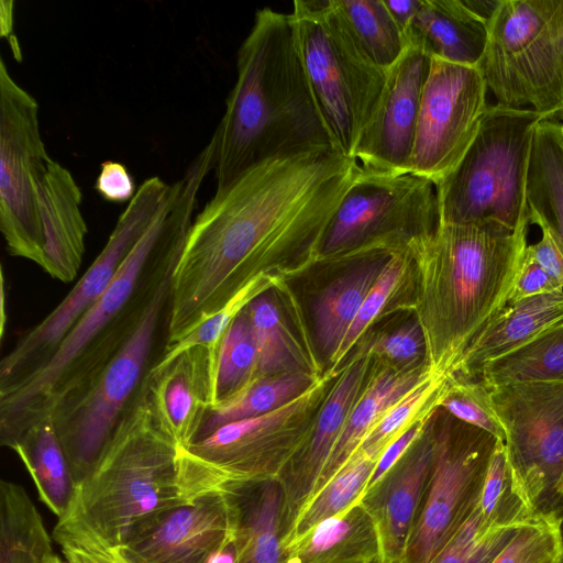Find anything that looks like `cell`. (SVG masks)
I'll return each mask as SVG.
<instances>
[{"label":"cell","instance_id":"43","mask_svg":"<svg viewBox=\"0 0 563 563\" xmlns=\"http://www.w3.org/2000/svg\"><path fill=\"white\" fill-rule=\"evenodd\" d=\"M440 408L505 443V429L494 409L489 388L482 380L453 376L441 399Z\"/></svg>","mask_w":563,"mask_h":563},{"label":"cell","instance_id":"20","mask_svg":"<svg viewBox=\"0 0 563 563\" xmlns=\"http://www.w3.org/2000/svg\"><path fill=\"white\" fill-rule=\"evenodd\" d=\"M435 413L424 433L360 499L376 525L382 563L404 562L432 467Z\"/></svg>","mask_w":563,"mask_h":563},{"label":"cell","instance_id":"4","mask_svg":"<svg viewBox=\"0 0 563 563\" xmlns=\"http://www.w3.org/2000/svg\"><path fill=\"white\" fill-rule=\"evenodd\" d=\"M167 201V199H166ZM166 201L102 296L41 366L0 387V443L13 449L34 426L87 387L135 325L145 274L166 225Z\"/></svg>","mask_w":563,"mask_h":563},{"label":"cell","instance_id":"14","mask_svg":"<svg viewBox=\"0 0 563 563\" xmlns=\"http://www.w3.org/2000/svg\"><path fill=\"white\" fill-rule=\"evenodd\" d=\"M170 185L153 176L120 214L106 245L60 303L25 332L0 362V387L44 364L80 317L111 285L123 261L165 203Z\"/></svg>","mask_w":563,"mask_h":563},{"label":"cell","instance_id":"42","mask_svg":"<svg viewBox=\"0 0 563 563\" xmlns=\"http://www.w3.org/2000/svg\"><path fill=\"white\" fill-rule=\"evenodd\" d=\"M519 527H493L477 508L430 563H493Z\"/></svg>","mask_w":563,"mask_h":563},{"label":"cell","instance_id":"23","mask_svg":"<svg viewBox=\"0 0 563 563\" xmlns=\"http://www.w3.org/2000/svg\"><path fill=\"white\" fill-rule=\"evenodd\" d=\"M221 490L231 510L239 563H282L285 493L279 479L232 483Z\"/></svg>","mask_w":563,"mask_h":563},{"label":"cell","instance_id":"7","mask_svg":"<svg viewBox=\"0 0 563 563\" xmlns=\"http://www.w3.org/2000/svg\"><path fill=\"white\" fill-rule=\"evenodd\" d=\"M555 120L530 108L488 106L455 168L435 184L440 223L516 230L530 221L527 181L534 130Z\"/></svg>","mask_w":563,"mask_h":563},{"label":"cell","instance_id":"47","mask_svg":"<svg viewBox=\"0 0 563 563\" xmlns=\"http://www.w3.org/2000/svg\"><path fill=\"white\" fill-rule=\"evenodd\" d=\"M560 290L563 288L525 251L507 305Z\"/></svg>","mask_w":563,"mask_h":563},{"label":"cell","instance_id":"15","mask_svg":"<svg viewBox=\"0 0 563 563\" xmlns=\"http://www.w3.org/2000/svg\"><path fill=\"white\" fill-rule=\"evenodd\" d=\"M514 475L537 517L555 518L563 474V380L490 386Z\"/></svg>","mask_w":563,"mask_h":563},{"label":"cell","instance_id":"22","mask_svg":"<svg viewBox=\"0 0 563 563\" xmlns=\"http://www.w3.org/2000/svg\"><path fill=\"white\" fill-rule=\"evenodd\" d=\"M82 194L71 173L51 161L38 186L43 233L41 268L63 283L78 274L85 254L88 227L81 213Z\"/></svg>","mask_w":563,"mask_h":563},{"label":"cell","instance_id":"53","mask_svg":"<svg viewBox=\"0 0 563 563\" xmlns=\"http://www.w3.org/2000/svg\"><path fill=\"white\" fill-rule=\"evenodd\" d=\"M556 495H558V501H556L555 519L563 511V474H562L560 483L558 485Z\"/></svg>","mask_w":563,"mask_h":563},{"label":"cell","instance_id":"8","mask_svg":"<svg viewBox=\"0 0 563 563\" xmlns=\"http://www.w3.org/2000/svg\"><path fill=\"white\" fill-rule=\"evenodd\" d=\"M339 372L327 369L303 394L255 418L228 423L177 449L178 483L187 501L229 484L278 478L306 444Z\"/></svg>","mask_w":563,"mask_h":563},{"label":"cell","instance_id":"2","mask_svg":"<svg viewBox=\"0 0 563 563\" xmlns=\"http://www.w3.org/2000/svg\"><path fill=\"white\" fill-rule=\"evenodd\" d=\"M530 221L511 231L494 224L439 223L406 245L413 267L410 311L432 372L452 373L508 300L528 246Z\"/></svg>","mask_w":563,"mask_h":563},{"label":"cell","instance_id":"41","mask_svg":"<svg viewBox=\"0 0 563 563\" xmlns=\"http://www.w3.org/2000/svg\"><path fill=\"white\" fill-rule=\"evenodd\" d=\"M246 308L234 319L223 336L212 407L238 395L256 377L257 353Z\"/></svg>","mask_w":563,"mask_h":563},{"label":"cell","instance_id":"56","mask_svg":"<svg viewBox=\"0 0 563 563\" xmlns=\"http://www.w3.org/2000/svg\"><path fill=\"white\" fill-rule=\"evenodd\" d=\"M556 563H563V552H562L561 556L559 558V560L556 561Z\"/></svg>","mask_w":563,"mask_h":563},{"label":"cell","instance_id":"44","mask_svg":"<svg viewBox=\"0 0 563 563\" xmlns=\"http://www.w3.org/2000/svg\"><path fill=\"white\" fill-rule=\"evenodd\" d=\"M354 347L365 352L374 362L397 369L426 364L424 338L416 319L391 331L378 332L369 338L364 335Z\"/></svg>","mask_w":563,"mask_h":563},{"label":"cell","instance_id":"11","mask_svg":"<svg viewBox=\"0 0 563 563\" xmlns=\"http://www.w3.org/2000/svg\"><path fill=\"white\" fill-rule=\"evenodd\" d=\"M440 223L435 184L411 173H379L358 165L330 220L320 265L340 266L404 247Z\"/></svg>","mask_w":563,"mask_h":563},{"label":"cell","instance_id":"25","mask_svg":"<svg viewBox=\"0 0 563 563\" xmlns=\"http://www.w3.org/2000/svg\"><path fill=\"white\" fill-rule=\"evenodd\" d=\"M563 322V290L506 305L483 328L459 361L455 375L473 377L503 356Z\"/></svg>","mask_w":563,"mask_h":563},{"label":"cell","instance_id":"17","mask_svg":"<svg viewBox=\"0 0 563 563\" xmlns=\"http://www.w3.org/2000/svg\"><path fill=\"white\" fill-rule=\"evenodd\" d=\"M430 64L429 55L407 46L388 68L383 91L353 153V159L362 168L408 173Z\"/></svg>","mask_w":563,"mask_h":563},{"label":"cell","instance_id":"30","mask_svg":"<svg viewBox=\"0 0 563 563\" xmlns=\"http://www.w3.org/2000/svg\"><path fill=\"white\" fill-rule=\"evenodd\" d=\"M246 311L256 345V377L295 373L320 377L324 373L314 353L295 336L268 292L254 299Z\"/></svg>","mask_w":563,"mask_h":563},{"label":"cell","instance_id":"52","mask_svg":"<svg viewBox=\"0 0 563 563\" xmlns=\"http://www.w3.org/2000/svg\"><path fill=\"white\" fill-rule=\"evenodd\" d=\"M209 563H239L233 533L229 540L212 555Z\"/></svg>","mask_w":563,"mask_h":563},{"label":"cell","instance_id":"49","mask_svg":"<svg viewBox=\"0 0 563 563\" xmlns=\"http://www.w3.org/2000/svg\"><path fill=\"white\" fill-rule=\"evenodd\" d=\"M534 224L541 236L536 243L528 244L526 251L563 288V245L548 225Z\"/></svg>","mask_w":563,"mask_h":563},{"label":"cell","instance_id":"54","mask_svg":"<svg viewBox=\"0 0 563 563\" xmlns=\"http://www.w3.org/2000/svg\"><path fill=\"white\" fill-rule=\"evenodd\" d=\"M560 540L563 550V511L556 517Z\"/></svg>","mask_w":563,"mask_h":563},{"label":"cell","instance_id":"9","mask_svg":"<svg viewBox=\"0 0 563 563\" xmlns=\"http://www.w3.org/2000/svg\"><path fill=\"white\" fill-rule=\"evenodd\" d=\"M292 5L296 47L332 148L353 158L388 69L366 56L330 0H295Z\"/></svg>","mask_w":563,"mask_h":563},{"label":"cell","instance_id":"50","mask_svg":"<svg viewBox=\"0 0 563 563\" xmlns=\"http://www.w3.org/2000/svg\"><path fill=\"white\" fill-rule=\"evenodd\" d=\"M438 411V410H437ZM435 411V412H437ZM434 412V413H435ZM433 413V415H434ZM433 415L426 417L404 432L391 444H389L379 456L365 492L376 484L411 448V445L424 433ZM364 492V493H365Z\"/></svg>","mask_w":563,"mask_h":563},{"label":"cell","instance_id":"45","mask_svg":"<svg viewBox=\"0 0 563 563\" xmlns=\"http://www.w3.org/2000/svg\"><path fill=\"white\" fill-rule=\"evenodd\" d=\"M562 552L556 519L538 517L519 527L493 563H556Z\"/></svg>","mask_w":563,"mask_h":563},{"label":"cell","instance_id":"40","mask_svg":"<svg viewBox=\"0 0 563 563\" xmlns=\"http://www.w3.org/2000/svg\"><path fill=\"white\" fill-rule=\"evenodd\" d=\"M287 282L272 275H261L250 282L219 311L210 316L179 342L163 349L152 368H162L183 352L201 346L208 351L212 364H218L220 346L234 319L257 297L278 288ZM217 373V372H216Z\"/></svg>","mask_w":563,"mask_h":563},{"label":"cell","instance_id":"38","mask_svg":"<svg viewBox=\"0 0 563 563\" xmlns=\"http://www.w3.org/2000/svg\"><path fill=\"white\" fill-rule=\"evenodd\" d=\"M452 373L430 371L411 390L390 407L368 432L357 450L378 461L397 438L439 408Z\"/></svg>","mask_w":563,"mask_h":563},{"label":"cell","instance_id":"29","mask_svg":"<svg viewBox=\"0 0 563 563\" xmlns=\"http://www.w3.org/2000/svg\"><path fill=\"white\" fill-rule=\"evenodd\" d=\"M527 201L530 223H544L563 245V126L556 120H544L534 130Z\"/></svg>","mask_w":563,"mask_h":563},{"label":"cell","instance_id":"55","mask_svg":"<svg viewBox=\"0 0 563 563\" xmlns=\"http://www.w3.org/2000/svg\"><path fill=\"white\" fill-rule=\"evenodd\" d=\"M51 563H68L67 561L60 560L57 555L53 559Z\"/></svg>","mask_w":563,"mask_h":563},{"label":"cell","instance_id":"39","mask_svg":"<svg viewBox=\"0 0 563 563\" xmlns=\"http://www.w3.org/2000/svg\"><path fill=\"white\" fill-rule=\"evenodd\" d=\"M476 508L483 521L493 527H520L538 518L514 475L505 443L499 440Z\"/></svg>","mask_w":563,"mask_h":563},{"label":"cell","instance_id":"36","mask_svg":"<svg viewBox=\"0 0 563 563\" xmlns=\"http://www.w3.org/2000/svg\"><path fill=\"white\" fill-rule=\"evenodd\" d=\"M330 4L376 66L388 69L404 54L406 38L384 0H330Z\"/></svg>","mask_w":563,"mask_h":563},{"label":"cell","instance_id":"31","mask_svg":"<svg viewBox=\"0 0 563 563\" xmlns=\"http://www.w3.org/2000/svg\"><path fill=\"white\" fill-rule=\"evenodd\" d=\"M13 451L27 470L40 499L57 518L65 516L77 485L52 419L31 428Z\"/></svg>","mask_w":563,"mask_h":563},{"label":"cell","instance_id":"24","mask_svg":"<svg viewBox=\"0 0 563 563\" xmlns=\"http://www.w3.org/2000/svg\"><path fill=\"white\" fill-rule=\"evenodd\" d=\"M488 21L464 0H423L407 34L431 58L476 67L486 46Z\"/></svg>","mask_w":563,"mask_h":563},{"label":"cell","instance_id":"13","mask_svg":"<svg viewBox=\"0 0 563 563\" xmlns=\"http://www.w3.org/2000/svg\"><path fill=\"white\" fill-rule=\"evenodd\" d=\"M52 158L40 132L38 103L0 60V231L11 256L43 262L38 186Z\"/></svg>","mask_w":563,"mask_h":563},{"label":"cell","instance_id":"57","mask_svg":"<svg viewBox=\"0 0 563 563\" xmlns=\"http://www.w3.org/2000/svg\"><path fill=\"white\" fill-rule=\"evenodd\" d=\"M562 126H563V123H562Z\"/></svg>","mask_w":563,"mask_h":563},{"label":"cell","instance_id":"27","mask_svg":"<svg viewBox=\"0 0 563 563\" xmlns=\"http://www.w3.org/2000/svg\"><path fill=\"white\" fill-rule=\"evenodd\" d=\"M429 372L426 364L397 369L373 361L367 384L347 418L312 495L346 463L386 411Z\"/></svg>","mask_w":563,"mask_h":563},{"label":"cell","instance_id":"26","mask_svg":"<svg viewBox=\"0 0 563 563\" xmlns=\"http://www.w3.org/2000/svg\"><path fill=\"white\" fill-rule=\"evenodd\" d=\"M282 563H382L376 525L358 500L284 543Z\"/></svg>","mask_w":563,"mask_h":563},{"label":"cell","instance_id":"10","mask_svg":"<svg viewBox=\"0 0 563 563\" xmlns=\"http://www.w3.org/2000/svg\"><path fill=\"white\" fill-rule=\"evenodd\" d=\"M476 67L497 103L563 114V0H499Z\"/></svg>","mask_w":563,"mask_h":563},{"label":"cell","instance_id":"19","mask_svg":"<svg viewBox=\"0 0 563 563\" xmlns=\"http://www.w3.org/2000/svg\"><path fill=\"white\" fill-rule=\"evenodd\" d=\"M372 365L373 360L365 352L353 349L319 409L310 438L279 475L285 493L284 539L312 495L347 418L367 384Z\"/></svg>","mask_w":563,"mask_h":563},{"label":"cell","instance_id":"48","mask_svg":"<svg viewBox=\"0 0 563 563\" xmlns=\"http://www.w3.org/2000/svg\"><path fill=\"white\" fill-rule=\"evenodd\" d=\"M95 189L106 201L114 203L130 201L136 192L133 176L128 168L113 161L101 164Z\"/></svg>","mask_w":563,"mask_h":563},{"label":"cell","instance_id":"21","mask_svg":"<svg viewBox=\"0 0 563 563\" xmlns=\"http://www.w3.org/2000/svg\"><path fill=\"white\" fill-rule=\"evenodd\" d=\"M216 367L208 351L197 346L162 368H151L144 389L154 419L177 446L192 443L213 406Z\"/></svg>","mask_w":563,"mask_h":563},{"label":"cell","instance_id":"51","mask_svg":"<svg viewBox=\"0 0 563 563\" xmlns=\"http://www.w3.org/2000/svg\"><path fill=\"white\" fill-rule=\"evenodd\" d=\"M384 3L406 38L423 0H384Z\"/></svg>","mask_w":563,"mask_h":563},{"label":"cell","instance_id":"33","mask_svg":"<svg viewBox=\"0 0 563 563\" xmlns=\"http://www.w3.org/2000/svg\"><path fill=\"white\" fill-rule=\"evenodd\" d=\"M56 554L42 516L25 489L0 482V563H51Z\"/></svg>","mask_w":563,"mask_h":563},{"label":"cell","instance_id":"5","mask_svg":"<svg viewBox=\"0 0 563 563\" xmlns=\"http://www.w3.org/2000/svg\"><path fill=\"white\" fill-rule=\"evenodd\" d=\"M194 210L185 201L170 203L163 236L146 269L144 301L135 325L91 383L51 416L76 485L99 461L153 366L158 334L162 327L166 329L173 272Z\"/></svg>","mask_w":563,"mask_h":563},{"label":"cell","instance_id":"12","mask_svg":"<svg viewBox=\"0 0 563 563\" xmlns=\"http://www.w3.org/2000/svg\"><path fill=\"white\" fill-rule=\"evenodd\" d=\"M427 488L402 563H430L478 505L498 439L442 408L433 426Z\"/></svg>","mask_w":563,"mask_h":563},{"label":"cell","instance_id":"28","mask_svg":"<svg viewBox=\"0 0 563 563\" xmlns=\"http://www.w3.org/2000/svg\"><path fill=\"white\" fill-rule=\"evenodd\" d=\"M388 253L378 252L352 261L353 266L318 295L313 306L316 336L329 363L380 274Z\"/></svg>","mask_w":563,"mask_h":563},{"label":"cell","instance_id":"37","mask_svg":"<svg viewBox=\"0 0 563 563\" xmlns=\"http://www.w3.org/2000/svg\"><path fill=\"white\" fill-rule=\"evenodd\" d=\"M376 460L356 450L346 463L301 508L283 544L357 503L365 492ZM283 547V545H282Z\"/></svg>","mask_w":563,"mask_h":563},{"label":"cell","instance_id":"1","mask_svg":"<svg viewBox=\"0 0 563 563\" xmlns=\"http://www.w3.org/2000/svg\"><path fill=\"white\" fill-rule=\"evenodd\" d=\"M357 169L328 146L265 161L216 189L173 272L164 349L256 277L288 282L319 266L324 232Z\"/></svg>","mask_w":563,"mask_h":563},{"label":"cell","instance_id":"6","mask_svg":"<svg viewBox=\"0 0 563 563\" xmlns=\"http://www.w3.org/2000/svg\"><path fill=\"white\" fill-rule=\"evenodd\" d=\"M186 503L178 483L177 446L158 428L142 386L99 461L77 484L65 516L115 549Z\"/></svg>","mask_w":563,"mask_h":563},{"label":"cell","instance_id":"34","mask_svg":"<svg viewBox=\"0 0 563 563\" xmlns=\"http://www.w3.org/2000/svg\"><path fill=\"white\" fill-rule=\"evenodd\" d=\"M473 377L488 387L563 380V322L484 364Z\"/></svg>","mask_w":563,"mask_h":563},{"label":"cell","instance_id":"32","mask_svg":"<svg viewBox=\"0 0 563 563\" xmlns=\"http://www.w3.org/2000/svg\"><path fill=\"white\" fill-rule=\"evenodd\" d=\"M412 294L411 257L405 246L390 250L380 274L367 292L353 323L330 361L329 369L340 371L354 346L380 317L397 309L410 310Z\"/></svg>","mask_w":563,"mask_h":563},{"label":"cell","instance_id":"35","mask_svg":"<svg viewBox=\"0 0 563 563\" xmlns=\"http://www.w3.org/2000/svg\"><path fill=\"white\" fill-rule=\"evenodd\" d=\"M320 377L308 373L255 377L238 395L210 408L196 440L228 423L263 416L283 407L303 394Z\"/></svg>","mask_w":563,"mask_h":563},{"label":"cell","instance_id":"3","mask_svg":"<svg viewBox=\"0 0 563 563\" xmlns=\"http://www.w3.org/2000/svg\"><path fill=\"white\" fill-rule=\"evenodd\" d=\"M213 133L217 189L265 161L331 146L296 47L290 14L263 8Z\"/></svg>","mask_w":563,"mask_h":563},{"label":"cell","instance_id":"18","mask_svg":"<svg viewBox=\"0 0 563 563\" xmlns=\"http://www.w3.org/2000/svg\"><path fill=\"white\" fill-rule=\"evenodd\" d=\"M231 536L230 506L217 490L164 512L113 550L126 563H209Z\"/></svg>","mask_w":563,"mask_h":563},{"label":"cell","instance_id":"16","mask_svg":"<svg viewBox=\"0 0 563 563\" xmlns=\"http://www.w3.org/2000/svg\"><path fill=\"white\" fill-rule=\"evenodd\" d=\"M477 67L431 58L408 173L438 184L459 164L488 108Z\"/></svg>","mask_w":563,"mask_h":563},{"label":"cell","instance_id":"46","mask_svg":"<svg viewBox=\"0 0 563 563\" xmlns=\"http://www.w3.org/2000/svg\"><path fill=\"white\" fill-rule=\"evenodd\" d=\"M53 538L68 563H126L118 553L67 516L58 518Z\"/></svg>","mask_w":563,"mask_h":563}]
</instances>
